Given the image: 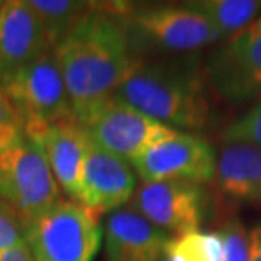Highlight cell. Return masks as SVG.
Masks as SVG:
<instances>
[{
  "instance_id": "cell-1",
  "label": "cell",
  "mask_w": 261,
  "mask_h": 261,
  "mask_svg": "<svg viewBox=\"0 0 261 261\" xmlns=\"http://www.w3.org/2000/svg\"><path fill=\"white\" fill-rule=\"evenodd\" d=\"M55 56L80 124L112 100L134 65L122 28L95 9L56 46Z\"/></svg>"
},
{
  "instance_id": "cell-2",
  "label": "cell",
  "mask_w": 261,
  "mask_h": 261,
  "mask_svg": "<svg viewBox=\"0 0 261 261\" xmlns=\"http://www.w3.org/2000/svg\"><path fill=\"white\" fill-rule=\"evenodd\" d=\"M114 97L173 129H198L208 119V102L200 78L181 68L134 61Z\"/></svg>"
},
{
  "instance_id": "cell-3",
  "label": "cell",
  "mask_w": 261,
  "mask_h": 261,
  "mask_svg": "<svg viewBox=\"0 0 261 261\" xmlns=\"http://www.w3.org/2000/svg\"><path fill=\"white\" fill-rule=\"evenodd\" d=\"M0 200L17 212L25 227L61 200L41 141L22 134L0 151Z\"/></svg>"
},
{
  "instance_id": "cell-4",
  "label": "cell",
  "mask_w": 261,
  "mask_h": 261,
  "mask_svg": "<svg viewBox=\"0 0 261 261\" xmlns=\"http://www.w3.org/2000/svg\"><path fill=\"white\" fill-rule=\"evenodd\" d=\"M2 92L19 111L29 138L39 139L46 126L75 117L55 51L2 78Z\"/></svg>"
},
{
  "instance_id": "cell-5",
  "label": "cell",
  "mask_w": 261,
  "mask_h": 261,
  "mask_svg": "<svg viewBox=\"0 0 261 261\" xmlns=\"http://www.w3.org/2000/svg\"><path fill=\"white\" fill-rule=\"evenodd\" d=\"M100 239L97 214L71 200H60L25 232L33 261H93Z\"/></svg>"
},
{
  "instance_id": "cell-6",
  "label": "cell",
  "mask_w": 261,
  "mask_h": 261,
  "mask_svg": "<svg viewBox=\"0 0 261 261\" xmlns=\"http://www.w3.org/2000/svg\"><path fill=\"white\" fill-rule=\"evenodd\" d=\"M143 181H189L200 185L216 175L217 158L208 141L176 130L133 161Z\"/></svg>"
},
{
  "instance_id": "cell-7",
  "label": "cell",
  "mask_w": 261,
  "mask_h": 261,
  "mask_svg": "<svg viewBox=\"0 0 261 261\" xmlns=\"http://www.w3.org/2000/svg\"><path fill=\"white\" fill-rule=\"evenodd\" d=\"M82 127L92 143L130 163L149 146L176 133L173 127L144 116L116 97L98 109Z\"/></svg>"
},
{
  "instance_id": "cell-8",
  "label": "cell",
  "mask_w": 261,
  "mask_h": 261,
  "mask_svg": "<svg viewBox=\"0 0 261 261\" xmlns=\"http://www.w3.org/2000/svg\"><path fill=\"white\" fill-rule=\"evenodd\" d=\"M130 205L163 232L178 236L198 231L205 212V192L189 181H143Z\"/></svg>"
},
{
  "instance_id": "cell-9",
  "label": "cell",
  "mask_w": 261,
  "mask_h": 261,
  "mask_svg": "<svg viewBox=\"0 0 261 261\" xmlns=\"http://www.w3.org/2000/svg\"><path fill=\"white\" fill-rule=\"evenodd\" d=\"M207 76L219 95L246 102L261 93V33L253 29L234 34L207 61Z\"/></svg>"
},
{
  "instance_id": "cell-10",
  "label": "cell",
  "mask_w": 261,
  "mask_h": 261,
  "mask_svg": "<svg viewBox=\"0 0 261 261\" xmlns=\"http://www.w3.org/2000/svg\"><path fill=\"white\" fill-rule=\"evenodd\" d=\"M130 24L161 49L192 51L214 44L222 34L202 12L185 7H149L133 14Z\"/></svg>"
},
{
  "instance_id": "cell-11",
  "label": "cell",
  "mask_w": 261,
  "mask_h": 261,
  "mask_svg": "<svg viewBox=\"0 0 261 261\" xmlns=\"http://www.w3.org/2000/svg\"><path fill=\"white\" fill-rule=\"evenodd\" d=\"M134 190L136 175L129 161L90 141L83 165L78 203L98 216L124 205L130 200Z\"/></svg>"
},
{
  "instance_id": "cell-12",
  "label": "cell",
  "mask_w": 261,
  "mask_h": 261,
  "mask_svg": "<svg viewBox=\"0 0 261 261\" xmlns=\"http://www.w3.org/2000/svg\"><path fill=\"white\" fill-rule=\"evenodd\" d=\"M43 24L25 0L0 2V78L48 53Z\"/></svg>"
},
{
  "instance_id": "cell-13",
  "label": "cell",
  "mask_w": 261,
  "mask_h": 261,
  "mask_svg": "<svg viewBox=\"0 0 261 261\" xmlns=\"http://www.w3.org/2000/svg\"><path fill=\"white\" fill-rule=\"evenodd\" d=\"M109 261H163L168 234L146 221L133 208L114 211L106 221Z\"/></svg>"
},
{
  "instance_id": "cell-14",
  "label": "cell",
  "mask_w": 261,
  "mask_h": 261,
  "mask_svg": "<svg viewBox=\"0 0 261 261\" xmlns=\"http://www.w3.org/2000/svg\"><path fill=\"white\" fill-rule=\"evenodd\" d=\"M49 168L58 187L73 200H80V185L90 138L75 117L49 124L39 134Z\"/></svg>"
},
{
  "instance_id": "cell-15",
  "label": "cell",
  "mask_w": 261,
  "mask_h": 261,
  "mask_svg": "<svg viewBox=\"0 0 261 261\" xmlns=\"http://www.w3.org/2000/svg\"><path fill=\"white\" fill-rule=\"evenodd\" d=\"M216 180L222 194L232 200L261 205V149L226 144L217 160Z\"/></svg>"
},
{
  "instance_id": "cell-16",
  "label": "cell",
  "mask_w": 261,
  "mask_h": 261,
  "mask_svg": "<svg viewBox=\"0 0 261 261\" xmlns=\"http://www.w3.org/2000/svg\"><path fill=\"white\" fill-rule=\"evenodd\" d=\"M29 4L43 24L51 51H55L83 15L92 10L87 4L71 0H29Z\"/></svg>"
},
{
  "instance_id": "cell-17",
  "label": "cell",
  "mask_w": 261,
  "mask_h": 261,
  "mask_svg": "<svg viewBox=\"0 0 261 261\" xmlns=\"http://www.w3.org/2000/svg\"><path fill=\"white\" fill-rule=\"evenodd\" d=\"M189 5L205 15L222 36L241 33L261 10L256 0H202Z\"/></svg>"
},
{
  "instance_id": "cell-18",
  "label": "cell",
  "mask_w": 261,
  "mask_h": 261,
  "mask_svg": "<svg viewBox=\"0 0 261 261\" xmlns=\"http://www.w3.org/2000/svg\"><path fill=\"white\" fill-rule=\"evenodd\" d=\"M221 232H189L170 239L166 256H176L181 261H222Z\"/></svg>"
},
{
  "instance_id": "cell-19",
  "label": "cell",
  "mask_w": 261,
  "mask_h": 261,
  "mask_svg": "<svg viewBox=\"0 0 261 261\" xmlns=\"http://www.w3.org/2000/svg\"><path fill=\"white\" fill-rule=\"evenodd\" d=\"M222 139L227 144H249L261 149V102L224 129Z\"/></svg>"
},
{
  "instance_id": "cell-20",
  "label": "cell",
  "mask_w": 261,
  "mask_h": 261,
  "mask_svg": "<svg viewBox=\"0 0 261 261\" xmlns=\"http://www.w3.org/2000/svg\"><path fill=\"white\" fill-rule=\"evenodd\" d=\"M222 261H251L249 259V236L238 221L224 224L222 231Z\"/></svg>"
},
{
  "instance_id": "cell-21",
  "label": "cell",
  "mask_w": 261,
  "mask_h": 261,
  "mask_svg": "<svg viewBox=\"0 0 261 261\" xmlns=\"http://www.w3.org/2000/svg\"><path fill=\"white\" fill-rule=\"evenodd\" d=\"M28 227L9 203L0 200V256L25 241Z\"/></svg>"
},
{
  "instance_id": "cell-22",
  "label": "cell",
  "mask_w": 261,
  "mask_h": 261,
  "mask_svg": "<svg viewBox=\"0 0 261 261\" xmlns=\"http://www.w3.org/2000/svg\"><path fill=\"white\" fill-rule=\"evenodd\" d=\"M24 134V122L19 111L0 88V151Z\"/></svg>"
},
{
  "instance_id": "cell-23",
  "label": "cell",
  "mask_w": 261,
  "mask_h": 261,
  "mask_svg": "<svg viewBox=\"0 0 261 261\" xmlns=\"http://www.w3.org/2000/svg\"><path fill=\"white\" fill-rule=\"evenodd\" d=\"M0 261H33L28 241L19 243L17 246H14L12 249H9L7 253H4L2 256H0Z\"/></svg>"
},
{
  "instance_id": "cell-24",
  "label": "cell",
  "mask_w": 261,
  "mask_h": 261,
  "mask_svg": "<svg viewBox=\"0 0 261 261\" xmlns=\"http://www.w3.org/2000/svg\"><path fill=\"white\" fill-rule=\"evenodd\" d=\"M249 259L261 261V226H256L249 234Z\"/></svg>"
},
{
  "instance_id": "cell-25",
  "label": "cell",
  "mask_w": 261,
  "mask_h": 261,
  "mask_svg": "<svg viewBox=\"0 0 261 261\" xmlns=\"http://www.w3.org/2000/svg\"><path fill=\"white\" fill-rule=\"evenodd\" d=\"M249 29H253V31H256V33H261V17L256 20V22H254L253 25H251V28H249Z\"/></svg>"
},
{
  "instance_id": "cell-26",
  "label": "cell",
  "mask_w": 261,
  "mask_h": 261,
  "mask_svg": "<svg viewBox=\"0 0 261 261\" xmlns=\"http://www.w3.org/2000/svg\"><path fill=\"white\" fill-rule=\"evenodd\" d=\"M166 261H181V259L176 256H166Z\"/></svg>"
}]
</instances>
